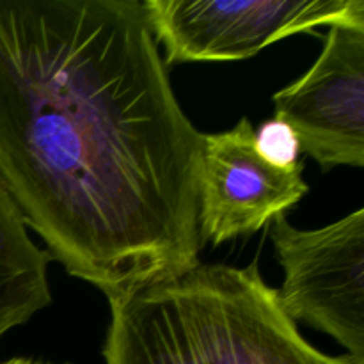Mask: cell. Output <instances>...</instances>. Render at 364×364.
Returning <instances> with one entry per match:
<instances>
[{
	"label": "cell",
	"instance_id": "cell-1",
	"mask_svg": "<svg viewBox=\"0 0 364 364\" xmlns=\"http://www.w3.org/2000/svg\"><path fill=\"white\" fill-rule=\"evenodd\" d=\"M203 134L137 0H0V176L107 299L199 263Z\"/></svg>",
	"mask_w": 364,
	"mask_h": 364
},
{
	"label": "cell",
	"instance_id": "cell-2",
	"mask_svg": "<svg viewBox=\"0 0 364 364\" xmlns=\"http://www.w3.org/2000/svg\"><path fill=\"white\" fill-rule=\"evenodd\" d=\"M109 304L105 364H364L309 345L256 262H199Z\"/></svg>",
	"mask_w": 364,
	"mask_h": 364
},
{
	"label": "cell",
	"instance_id": "cell-3",
	"mask_svg": "<svg viewBox=\"0 0 364 364\" xmlns=\"http://www.w3.org/2000/svg\"><path fill=\"white\" fill-rule=\"evenodd\" d=\"M166 64L242 60L320 25H364V0H146Z\"/></svg>",
	"mask_w": 364,
	"mask_h": 364
},
{
	"label": "cell",
	"instance_id": "cell-4",
	"mask_svg": "<svg viewBox=\"0 0 364 364\" xmlns=\"http://www.w3.org/2000/svg\"><path fill=\"white\" fill-rule=\"evenodd\" d=\"M272 242L284 270L277 295L288 316L329 334L364 361V210L309 231L279 215Z\"/></svg>",
	"mask_w": 364,
	"mask_h": 364
},
{
	"label": "cell",
	"instance_id": "cell-5",
	"mask_svg": "<svg viewBox=\"0 0 364 364\" xmlns=\"http://www.w3.org/2000/svg\"><path fill=\"white\" fill-rule=\"evenodd\" d=\"M276 119L323 171L364 166V25H331L316 63L274 95Z\"/></svg>",
	"mask_w": 364,
	"mask_h": 364
},
{
	"label": "cell",
	"instance_id": "cell-6",
	"mask_svg": "<svg viewBox=\"0 0 364 364\" xmlns=\"http://www.w3.org/2000/svg\"><path fill=\"white\" fill-rule=\"evenodd\" d=\"M255 127L242 117L231 130L203 135L198 187L201 242L220 245L252 235L297 205L309 187L302 162L277 167L255 144Z\"/></svg>",
	"mask_w": 364,
	"mask_h": 364
},
{
	"label": "cell",
	"instance_id": "cell-7",
	"mask_svg": "<svg viewBox=\"0 0 364 364\" xmlns=\"http://www.w3.org/2000/svg\"><path fill=\"white\" fill-rule=\"evenodd\" d=\"M50 259L28 237L27 223L0 176V338L52 304Z\"/></svg>",
	"mask_w": 364,
	"mask_h": 364
},
{
	"label": "cell",
	"instance_id": "cell-8",
	"mask_svg": "<svg viewBox=\"0 0 364 364\" xmlns=\"http://www.w3.org/2000/svg\"><path fill=\"white\" fill-rule=\"evenodd\" d=\"M255 144L259 155L272 166L290 167L299 162L301 146L297 135L276 117L262 123L258 132H255Z\"/></svg>",
	"mask_w": 364,
	"mask_h": 364
},
{
	"label": "cell",
	"instance_id": "cell-9",
	"mask_svg": "<svg viewBox=\"0 0 364 364\" xmlns=\"http://www.w3.org/2000/svg\"><path fill=\"white\" fill-rule=\"evenodd\" d=\"M0 364H43V363H36V361H31V359H11V361L0 363Z\"/></svg>",
	"mask_w": 364,
	"mask_h": 364
}]
</instances>
